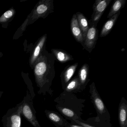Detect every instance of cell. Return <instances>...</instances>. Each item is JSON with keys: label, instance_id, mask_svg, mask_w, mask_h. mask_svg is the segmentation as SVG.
Here are the masks:
<instances>
[{"label": "cell", "instance_id": "obj_10", "mask_svg": "<svg viewBox=\"0 0 127 127\" xmlns=\"http://www.w3.org/2000/svg\"><path fill=\"white\" fill-rule=\"evenodd\" d=\"M51 52L56 59H57L61 63H65L74 60V58L71 55L64 50L53 49L51 50Z\"/></svg>", "mask_w": 127, "mask_h": 127}, {"label": "cell", "instance_id": "obj_18", "mask_svg": "<svg viewBox=\"0 0 127 127\" xmlns=\"http://www.w3.org/2000/svg\"><path fill=\"white\" fill-rule=\"evenodd\" d=\"M80 85L81 84L78 78L75 77L67 85L66 90L68 91H71L78 88Z\"/></svg>", "mask_w": 127, "mask_h": 127}, {"label": "cell", "instance_id": "obj_13", "mask_svg": "<svg viewBox=\"0 0 127 127\" xmlns=\"http://www.w3.org/2000/svg\"><path fill=\"white\" fill-rule=\"evenodd\" d=\"M90 87V92L91 93H92V97L93 98L95 105L98 111L102 114L105 111L104 105L103 102L100 98V96L98 94L94 82H93L91 85Z\"/></svg>", "mask_w": 127, "mask_h": 127}, {"label": "cell", "instance_id": "obj_17", "mask_svg": "<svg viewBox=\"0 0 127 127\" xmlns=\"http://www.w3.org/2000/svg\"><path fill=\"white\" fill-rule=\"evenodd\" d=\"M119 119L121 127H127V105L125 102L120 106Z\"/></svg>", "mask_w": 127, "mask_h": 127}, {"label": "cell", "instance_id": "obj_2", "mask_svg": "<svg viewBox=\"0 0 127 127\" xmlns=\"http://www.w3.org/2000/svg\"><path fill=\"white\" fill-rule=\"evenodd\" d=\"M53 2V0H41L39 1L15 32L14 39L20 37L29 25L34 23L39 18L45 19L50 14L54 12Z\"/></svg>", "mask_w": 127, "mask_h": 127}, {"label": "cell", "instance_id": "obj_1", "mask_svg": "<svg viewBox=\"0 0 127 127\" xmlns=\"http://www.w3.org/2000/svg\"><path fill=\"white\" fill-rule=\"evenodd\" d=\"M56 60L54 56L45 48L36 61L33 69L35 82L40 90L50 85L55 77Z\"/></svg>", "mask_w": 127, "mask_h": 127}, {"label": "cell", "instance_id": "obj_5", "mask_svg": "<svg viewBox=\"0 0 127 127\" xmlns=\"http://www.w3.org/2000/svg\"><path fill=\"white\" fill-rule=\"evenodd\" d=\"M112 0H96L93 5V12L89 21V26L97 24Z\"/></svg>", "mask_w": 127, "mask_h": 127}, {"label": "cell", "instance_id": "obj_19", "mask_svg": "<svg viewBox=\"0 0 127 127\" xmlns=\"http://www.w3.org/2000/svg\"><path fill=\"white\" fill-rule=\"evenodd\" d=\"M49 118L52 121L55 123L59 122L61 121V119L57 114L53 113H48Z\"/></svg>", "mask_w": 127, "mask_h": 127}, {"label": "cell", "instance_id": "obj_3", "mask_svg": "<svg viewBox=\"0 0 127 127\" xmlns=\"http://www.w3.org/2000/svg\"><path fill=\"white\" fill-rule=\"evenodd\" d=\"M22 105L23 102L8 111L2 119L3 127H21Z\"/></svg>", "mask_w": 127, "mask_h": 127}, {"label": "cell", "instance_id": "obj_7", "mask_svg": "<svg viewBox=\"0 0 127 127\" xmlns=\"http://www.w3.org/2000/svg\"><path fill=\"white\" fill-rule=\"evenodd\" d=\"M96 27L94 25L90 26L85 38L83 47L90 53L95 48L98 40V30Z\"/></svg>", "mask_w": 127, "mask_h": 127}, {"label": "cell", "instance_id": "obj_16", "mask_svg": "<svg viewBox=\"0 0 127 127\" xmlns=\"http://www.w3.org/2000/svg\"><path fill=\"white\" fill-rule=\"evenodd\" d=\"M89 66L87 64H83L78 71V78L81 85L86 84L88 79L89 74Z\"/></svg>", "mask_w": 127, "mask_h": 127}, {"label": "cell", "instance_id": "obj_21", "mask_svg": "<svg viewBox=\"0 0 127 127\" xmlns=\"http://www.w3.org/2000/svg\"><path fill=\"white\" fill-rule=\"evenodd\" d=\"M76 122L77 123H79V125H81L84 127H93V126H91L89 125L85 124V123H83L81 122H79V121H76Z\"/></svg>", "mask_w": 127, "mask_h": 127}, {"label": "cell", "instance_id": "obj_8", "mask_svg": "<svg viewBox=\"0 0 127 127\" xmlns=\"http://www.w3.org/2000/svg\"><path fill=\"white\" fill-rule=\"evenodd\" d=\"M70 29L72 34L76 40L81 43L82 46H84V38L81 30L79 25L75 14L73 15L71 19Z\"/></svg>", "mask_w": 127, "mask_h": 127}, {"label": "cell", "instance_id": "obj_9", "mask_svg": "<svg viewBox=\"0 0 127 127\" xmlns=\"http://www.w3.org/2000/svg\"><path fill=\"white\" fill-rule=\"evenodd\" d=\"M120 13V11L112 16L107 22H105L101 30L100 34L101 37H105L109 34L115 25Z\"/></svg>", "mask_w": 127, "mask_h": 127}, {"label": "cell", "instance_id": "obj_12", "mask_svg": "<svg viewBox=\"0 0 127 127\" xmlns=\"http://www.w3.org/2000/svg\"><path fill=\"white\" fill-rule=\"evenodd\" d=\"M16 13L15 9L13 7H11L0 17V24L2 25L3 28H8L9 23L14 18Z\"/></svg>", "mask_w": 127, "mask_h": 127}, {"label": "cell", "instance_id": "obj_22", "mask_svg": "<svg viewBox=\"0 0 127 127\" xmlns=\"http://www.w3.org/2000/svg\"><path fill=\"white\" fill-rule=\"evenodd\" d=\"M70 127H82V126H78L77 125H71L70 126Z\"/></svg>", "mask_w": 127, "mask_h": 127}, {"label": "cell", "instance_id": "obj_20", "mask_svg": "<svg viewBox=\"0 0 127 127\" xmlns=\"http://www.w3.org/2000/svg\"><path fill=\"white\" fill-rule=\"evenodd\" d=\"M62 112L64 115L69 117H72L74 115V112L68 108H62Z\"/></svg>", "mask_w": 127, "mask_h": 127}, {"label": "cell", "instance_id": "obj_23", "mask_svg": "<svg viewBox=\"0 0 127 127\" xmlns=\"http://www.w3.org/2000/svg\"><path fill=\"white\" fill-rule=\"evenodd\" d=\"M3 54L2 52H0V58H2L3 56Z\"/></svg>", "mask_w": 127, "mask_h": 127}, {"label": "cell", "instance_id": "obj_4", "mask_svg": "<svg viewBox=\"0 0 127 127\" xmlns=\"http://www.w3.org/2000/svg\"><path fill=\"white\" fill-rule=\"evenodd\" d=\"M22 102L21 114L34 127H41L36 117V111L33 106L32 98L29 91H27L26 96Z\"/></svg>", "mask_w": 127, "mask_h": 127}, {"label": "cell", "instance_id": "obj_6", "mask_svg": "<svg viewBox=\"0 0 127 127\" xmlns=\"http://www.w3.org/2000/svg\"><path fill=\"white\" fill-rule=\"evenodd\" d=\"M47 40V34H45L38 38L35 42L29 60L30 66L32 69H33L36 61L40 56L44 48H46Z\"/></svg>", "mask_w": 127, "mask_h": 127}, {"label": "cell", "instance_id": "obj_15", "mask_svg": "<svg viewBox=\"0 0 127 127\" xmlns=\"http://www.w3.org/2000/svg\"><path fill=\"white\" fill-rule=\"evenodd\" d=\"M126 1V0H114L108 15L107 18H110L112 16L120 12V10L125 7Z\"/></svg>", "mask_w": 127, "mask_h": 127}, {"label": "cell", "instance_id": "obj_11", "mask_svg": "<svg viewBox=\"0 0 127 127\" xmlns=\"http://www.w3.org/2000/svg\"><path fill=\"white\" fill-rule=\"evenodd\" d=\"M78 66V63L67 66L62 73L61 75L62 80L63 83L66 84L72 78Z\"/></svg>", "mask_w": 127, "mask_h": 127}, {"label": "cell", "instance_id": "obj_14", "mask_svg": "<svg viewBox=\"0 0 127 127\" xmlns=\"http://www.w3.org/2000/svg\"><path fill=\"white\" fill-rule=\"evenodd\" d=\"M75 14L77 17L79 25L85 40L86 34L90 27L89 21L88 20L87 18L81 12H76Z\"/></svg>", "mask_w": 127, "mask_h": 127}]
</instances>
